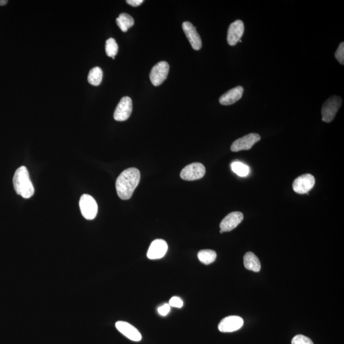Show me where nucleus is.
I'll return each instance as SVG.
<instances>
[{"instance_id": "obj_12", "label": "nucleus", "mask_w": 344, "mask_h": 344, "mask_svg": "<svg viewBox=\"0 0 344 344\" xmlns=\"http://www.w3.org/2000/svg\"><path fill=\"white\" fill-rule=\"evenodd\" d=\"M168 250L166 241L162 239H156L151 244L148 251V258L150 260H159L164 258Z\"/></svg>"}, {"instance_id": "obj_20", "label": "nucleus", "mask_w": 344, "mask_h": 344, "mask_svg": "<svg viewBox=\"0 0 344 344\" xmlns=\"http://www.w3.org/2000/svg\"><path fill=\"white\" fill-rule=\"evenodd\" d=\"M217 254L214 250L210 249L202 250L198 252V258L201 262L205 265H210L214 262Z\"/></svg>"}, {"instance_id": "obj_3", "label": "nucleus", "mask_w": 344, "mask_h": 344, "mask_svg": "<svg viewBox=\"0 0 344 344\" xmlns=\"http://www.w3.org/2000/svg\"><path fill=\"white\" fill-rule=\"evenodd\" d=\"M342 103V98L338 96H332L325 101L321 109L322 121L325 122L333 121Z\"/></svg>"}, {"instance_id": "obj_5", "label": "nucleus", "mask_w": 344, "mask_h": 344, "mask_svg": "<svg viewBox=\"0 0 344 344\" xmlns=\"http://www.w3.org/2000/svg\"><path fill=\"white\" fill-rule=\"evenodd\" d=\"M205 168L201 162H193L187 165L180 172V178L183 180L192 181L201 179L205 174Z\"/></svg>"}, {"instance_id": "obj_22", "label": "nucleus", "mask_w": 344, "mask_h": 344, "mask_svg": "<svg viewBox=\"0 0 344 344\" xmlns=\"http://www.w3.org/2000/svg\"><path fill=\"white\" fill-rule=\"evenodd\" d=\"M105 51L108 57L114 59L116 57L118 52V45L114 39L111 38L106 41Z\"/></svg>"}, {"instance_id": "obj_14", "label": "nucleus", "mask_w": 344, "mask_h": 344, "mask_svg": "<svg viewBox=\"0 0 344 344\" xmlns=\"http://www.w3.org/2000/svg\"><path fill=\"white\" fill-rule=\"evenodd\" d=\"M183 29L193 49L195 50L201 49L202 42L196 28L191 23L185 22L183 24Z\"/></svg>"}, {"instance_id": "obj_6", "label": "nucleus", "mask_w": 344, "mask_h": 344, "mask_svg": "<svg viewBox=\"0 0 344 344\" xmlns=\"http://www.w3.org/2000/svg\"><path fill=\"white\" fill-rule=\"evenodd\" d=\"M170 69L169 64L166 61H161L157 63L152 68L150 80L154 86H159L167 79Z\"/></svg>"}, {"instance_id": "obj_25", "label": "nucleus", "mask_w": 344, "mask_h": 344, "mask_svg": "<svg viewBox=\"0 0 344 344\" xmlns=\"http://www.w3.org/2000/svg\"><path fill=\"white\" fill-rule=\"evenodd\" d=\"M183 304V301L177 297H172L169 301L170 306L175 308H182Z\"/></svg>"}, {"instance_id": "obj_11", "label": "nucleus", "mask_w": 344, "mask_h": 344, "mask_svg": "<svg viewBox=\"0 0 344 344\" xmlns=\"http://www.w3.org/2000/svg\"><path fill=\"white\" fill-rule=\"evenodd\" d=\"M244 32V23L241 20H237L229 26L227 35L228 44L234 46L239 42Z\"/></svg>"}, {"instance_id": "obj_29", "label": "nucleus", "mask_w": 344, "mask_h": 344, "mask_svg": "<svg viewBox=\"0 0 344 344\" xmlns=\"http://www.w3.org/2000/svg\"><path fill=\"white\" fill-rule=\"evenodd\" d=\"M220 233H224V232L222 230H220Z\"/></svg>"}, {"instance_id": "obj_17", "label": "nucleus", "mask_w": 344, "mask_h": 344, "mask_svg": "<svg viewBox=\"0 0 344 344\" xmlns=\"http://www.w3.org/2000/svg\"><path fill=\"white\" fill-rule=\"evenodd\" d=\"M244 263L247 270L258 273L261 270V263L258 258L254 253L248 252L244 255Z\"/></svg>"}, {"instance_id": "obj_19", "label": "nucleus", "mask_w": 344, "mask_h": 344, "mask_svg": "<svg viewBox=\"0 0 344 344\" xmlns=\"http://www.w3.org/2000/svg\"><path fill=\"white\" fill-rule=\"evenodd\" d=\"M103 79V71L100 67H95L89 72L88 82L93 86H98L101 83Z\"/></svg>"}, {"instance_id": "obj_21", "label": "nucleus", "mask_w": 344, "mask_h": 344, "mask_svg": "<svg viewBox=\"0 0 344 344\" xmlns=\"http://www.w3.org/2000/svg\"><path fill=\"white\" fill-rule=\"evenodd\" d=\"M231 170L237 175L241 177H246L249 174L250 169L247 165L241 161H234L231 165Z\"/></svg>"}, {"instance_id": "obj_24", "label": "nucleus", "mask_w": 344, "mask_h": 344, "mask_svg": "<svg viewBox=\"0 0 344 344\" xmlns=\"http://www.w3.org/2000/svg\"><path fill=\"white\" fill-rule=\"evenodd\" d=\"M335 58L339 62L341 65H343L344 64V43L342 42L338 46V49L336 50L335 54Z\"/></svg>"}, {"instance_id": "obj_2", "label": "nucleus", "mask_w": 344, "mask_h": 344, "mask_svg": "<svg viewBox=\"0 0 344 344\" xmlns=\"http://www.w3.org/2000/svg\"><path fill=\"white\" fill-rule=\"evenodd\" d=\"M13 184L16 193L24 198H29L33 195L34 187L26 167H21L16 170L13 178Z\"/></svg>"}, {"instance_id": "obj_15", "label": "nucleus", "mask_w": 344, "mask_h": 344, "mask_svg": "<svg viewBox=\"0 0 344 344\" xmlns=\"http://www.w3.org/2000/svg\"><path fill=\"white\" fill-rule=\"evenodd\" d=\"M117 330L125 337L134 342H139L142 340V335L135 327L130 324L129 322L124 321H118L116 323Z\"/></svg>"}, {"instance_id": "obj_16", "label": "nucleus", "mask_w": 344, "mask_h": 344, "mask_svg": "<svg viewBox=\"0 0 344 344\" xmlns=\"http://www.w3.org/2000/svg\"><path fill=\"white\" fill-rule=\"evenodd\" d=\"M243 93L244 88L242 86H237L229 90L221 96L219 101L221 105H231L241 99Z\"/></svg>"}, {"instance_id": "obj_10", "label": "nucleus", "mask_w": 344, "mask_h": 344, "mask_svg": "<svg viewBox=\"0 0 344 344\" xmlns=\"http://www.w3.org/2000/svg\"><path fill=\"white\" fill-rule=\"evenodd\" d=\"M244 325V320L242 317L231 316L225 317L219 324L218 329L221 332L230 333L241 329Z\"/></svg>"}, {"instance_id": "obj_7", "label": "nucleus", "mask_w": 344, "mask_h": 344, "mask_svg": "<svg viewBox=\"0 0 344 344\" xmlns=\"http://www.w3.org/2000/svg\"><path fill=\"white\" fill-rule=\"evenodd\" d=\"M316 180L314 176L309 173L299 176L293 183V190L298 194H309L315 185Z\"/></svg>"}, {"instance_id": "obj_9", "label": "nucleus", "mask_w": 344, "mask_h": 344, "mask_svg": "<svg viewBox=\"0 0 344 344\" xmlns=\"http://www.w3.org/2000/svg\"><path fill=\"white\" fill-rule=\"evenodd\" d=\"M132 100L129 97H124L120 100L114 114V118L117 121H124L129 119L132 113Z\"/></svg>"}, {"instance_id": "obj_27", "label": "nucleus", "mask_w": 344, "mask_h": 344, "mask_svg": "<svg viewBox=\"0 0 344 344\" xmlns=\"http://www.w3.org/2000/svg\"><path fill=\"white\" fill-rule=\"evenodd\" d=\"M143 2V0H127L126 3L131 6L137 7L140 6Z\"/></svg>"}, {"instance_id": "obj_13", "label": "nucleus", "mask_w": 344, "mask_h": 344, "mask_svg": "<svg viewBox=\"0 0 344 344\" xmlns=\"http://www.w3.org/2000/svg\"><path fill=\"white\" fill-rule=\"evenodd\" d=\"M244 220V215L241 212H233L226 216L221 221L220 229L223 232H228L237 228Z\"/></svg>"}, {"instance_id": "obj_26", "label": "nucleus", "mask_w": 344, "mask_h": 344, "mask_svg": "<svg viewBox=\"0 0 344 344\" xmlns=\"http://www.w3.org/2000/svg\"><path fill=\"white\" fill-rule=\"evenodd\" d=\"M170 306L169 304H165V305L159 306L158 309V313L162 316H167L170 313Z\"/></svg>"}, {"instance_id": "obj_8", "label": "nucleus", "mask_w": 344, "mask_h": 344, "mask_svg": "<svg viewBox=\"0 0 344 344\" xmlns=\"http://www.w3.org/2000/svg\"><path fill=\"white\" fill-rule=\"evenodd\" d=\"M261 140L260 135L257 133H249L243 137L240 138L232 143L231 151L232 152H239L241 151H247L252 148L256 143Z\"/></svg>"}, {"instance_id": "obj_18", "label": "nucleus", "mask_w": 344, "mask_h": 344, "mask_svg": "<svg viewBox=\"0 0 344 344\" xmlns=\"http://www.w3.org/2000/svg\"><path fill=\"white\" fill-rule=\"evenodd\" d=\"M134 20L132 16L126 14V13H121L119 17L116 19V23L121 30L123 32H126L128 29L132 27L134 25Z\"/></svg>"}, {"instance_id": "obj_28", "label": "nucleus", "mask_w": 344, "mask_h": 344, "mask_svg": "<svg viewBox=\"0 0 344 344\" xmlns=\"http://www.w3.org/2000/svg\"><path fill=\"white\" fill-rule=\"evenodd\" d=\"M8 3L7 0H0V6H4Z\"/></svg>"}, {"instance_id": "obj_23", "label": "nucleus", "mask_w": 344, "mask_h": 344, "mask_svg": "<svg viewBox=\"0 0 344 344\" xmlns=\"http://www.w3.org/2000/svg\"><path fill=\"white\" fill-rule=\"evenodd\" d=\"M292 344H314V343L306 336L298 335L293 338Z\"/></svg>"}, {"instance_id": "obj_1", "label": "nucleus", "mask_w": 344, "mask_h": 344, "mask_svg": "<svg viewBox=\"0 0 344 344\" xmlns=\"http://www.w3.org/2000/svg\"><path fill=\"white\" fill-rule=\"evenodd\" d=\"M140 180V172L136 168L124 170L117 177L116 188L117 195L121 200L127 201L132 196Z\"/></svg>"}, {"instance_id": "obj_4", "label": "nucleus", "mask_w": 344, "mask_h": 344, "mask_svg": "<svg viewBox=\"0 0 344 344\" xmlns=\"http://www.w3.org/2000/svg\"><path fill=\"white\" fill-rule=\"evenodd\" d=\"M82 216L87 220H93L98 214V205L95 200L89 194H83L79 201Z\"/></svg>"}]
</instances>
